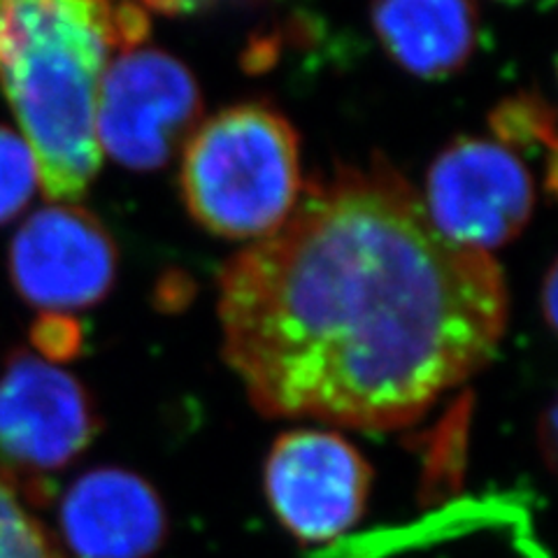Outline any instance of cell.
Listing matches in <instances>:
<instances>
[{"label": "cell", "mask_w": 558, "mask_h": 558, "mask_svg": "<svg viewBox=\"0 0 558 558\" xmlns=\"http://www.w3.org/2000/svg\"><path fill=\"white\" fill-rule=\"evenodd\" d=\"M488 126L502 147L545 163L547 191L556 186V112L551 102L533 92L502 98L488 114Z\"/></svg>", "instance_id": "obj_11"}, {"label": "cell", "mask_w": 558, "mask_h": 558, "mask_svg": "<svg viewBox=\"0 0 558 558\" xmlns=\"http://www.w3.org/2000/svg\"><path fill=\"white\" fill-rule=\"evenodd\" d=\"M505 3H521V0H505Z\"/></svg>", "instance_id": "obj_17"}, {"label": "cell", "mask_w": 558, "mask_h": 558, "mask_svg": "<svg viewBox=\"0 0 558 558\" xmlns=\"http://www.w3.org/2000/svg\"><path fill=\"white\" fill-rule=\"evenodd\" d=\"M539 447H543L547 465L554 468V461H556V408L554 405L547 408L545 418L539 422Z\"/></svg>", "instance_id": "obj_15"}, {"label": "cell", "mask_w": 558, "mask_h": 558, "mask_svg": "<svg viewBox=\"0 0 558 558\" xmlns=\"http://www.w3.org/2000/svg\"><path fill=\"white\" fill-rule=\"evenodd\" d=\"M373 28L400 68L430 82L459 75L480 45L470 0H375Z\"/></svg>", "instance_id": "obj_10"}, {"label": "cell", "mask_w": 558, "mask_h": 558, "mask_svg": "<svg viewBox=\"0 0 558 558\" xmlns=\"http://www.w3.org/2000/svg\"><path fill=\"white\" fill-rule=\"evenodd\" d=\"M151 31L145 0H0V89L31 147L43 194L75 203L102 166L96 102L114 51Z\"/></svg>", "instance_id": "obj_2"}, {"label": "cell", "mask_w": 558, "mask_h": 558, "mask_svg": "<svg viewBox=\"0 0 558 558\" xmlns=\"http://www.w3.org/2000/svg\"><path fill=\"white\" fill-rule=\"evenodd\" d=\"M203 119L194 73L168 51L129 49L108 63L98 86L96 135L102 154L131 170H159Z\"/></svg>", "instance_id": "obj_4"}, {"label": "cell", "mask_w": 558, "mask_h": 558, "mask_svg": "<svg viewBox=\"0 0 558 558\" xmlns=\"http://www.w3.org/2000/svg\"><path fill=\"white\" fill-rule=\"evenodd\" d=\"M182 149L184 205L219 238H266L301 198V137L270 102L231 105L205 119Z\"/></svg>", "instance_id": "obj_3"}, {"label": "cell", "mask_w": 558, "mask_h": 558, "mask_svg": "<svg viewBox=\"0 0 558 558\" xmlns=\"http://www.w3.org/2000/svg\"><path fill=\"white\" fill-rule=\"evenodd\" d=\"M80 340L77 324L73 319H61L57 314H47L33 328V342L49 359H63L75 352Z\"/></svg>", "instance_id": "obj_14"}, {"label": "cell", "mask_w": 558, "mask_h": 558, "mask_svg": "<svg viewBox=\"0 0 558 558\" xmlns=\"http://www.w3.org/2000/svg\"><path fill=\"white\" fill-rule=\"evenodd\" d=\"M98 418L89 393L57 365L16 354L0 379V463L24 473L59 470L92 445Z\"/></svg>", "instance_id": "obj_7"}, {"label": "cell", "mask_w": 558, "mask_h": 558, "mask_svg": "<svg viewBox=\"0 0 558 558\" xmlns=\"http://www.w3.org/2000/svg\"><path fill=\"white\" fill-rule=\"evenodd\" d=\"M556 287H558V275H556V266L551 264L545 275V287H543V314L549 328L556 326V301H558Z\"/></svg>", "instance_id": "obj_16"}, {"label": "cell", "mask_w": 558, "mask_h": 558, "mask_svg": "<svg viewBox=\"0 0 558 558\" xmlns=\"http://www.w3.org/2000/svg\"><path fill=\"white\" fill-rule=\"evenodd\" d=\"M422 203L449 242L492 254L526 229L535 180L512 149L492 140L459 137L430 163Z\"/></svg>", "instance_id": "obj_5"}, {"label": "cell", "mask_w": 558, "mask_h": 558, "mask_svg": "<svg viewBox=\"0 0 558 558\" xmlns=\"http://www.w3.org/2000/svg\"><path fill=\"white\" fill-rule=\"evenodd\" d=\"M10 268L24 299L49 312L100 303L117 277V247L82 207L51 205L14 235Z\"/></svg>", "instance_id": "obj_8"}, {"label": "cell", "mask_w": 558, "mask_h": 558, "mask_svg": "<svg viewBox=\"0 0 558 558\" xmlns=\"http://www.w3.org/2000/svg\"><path fill=\"white\" fill-rule=\"evenodd\" d=\"M0 558H63L43 523L31 517L0 475Z\"/></svg>", "instance_id": "obj_12"}, {"label": "cell", "mask_w": 558, "mask_h": 558, "mask_svg": "<svg viewBox=\"0 0 558 558\" xmlns=\"http://www.w3.org/2000/svg\"><path fill=\"white\" fill-rule=\"evenodd\" d=\"M371 486V463L333 430H287L266 459L270 510L303 543H330L352 529L365 512Z\"/></svg>", "instance_id": "obj_6"}, {"label": "cell", "mask_w": 558, "mask_h": 558, "mask_svg": "<svg viewBox=\"0 0 558 558\" xmlns=\"http://www.w3.org/2000/svg\"><path fill=\"white\" fill-rule=\"evenodd\" d=\"M38 182V163L26 140L0 126V223L22 213Z\"/></svg>", "instance_id": "obj_13"}, {"label": "cell", "mask_w": 558, "mask_h": 558, "mask_svg": "<svg viewBox=\"0 0 558 558\" xmlns=\"http://www.w3.org/2000/svg\"><path fill=\"white\" fill-rule=\"evenodd\" d=\"M217 307L260 414L384 433L486 368L510 293L494 256L440 235L373 156L307 180L291 217L221 268Z\"/></svg>", "instance_id": "obj_1"}, {"label": "cell", "mask_w": 558, "mask_h": 558, "mask_svg": "<svg viewBox=\"0 0 558 558\" xmlns=\"http://www.w3.org/2000/svg\"><path fill=\"white\" fill-rule=\"evenodd\" d=\"M61 529L77 558H149L163 545L168 517L147 480L100 468L65 494Z\"/></svg>", "instance_id": "obj_9"}]
</instances>
